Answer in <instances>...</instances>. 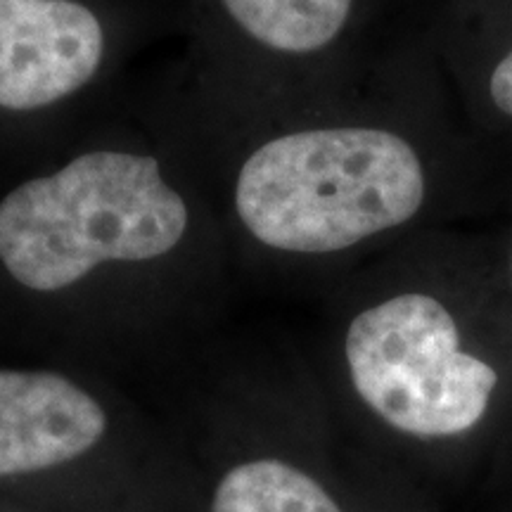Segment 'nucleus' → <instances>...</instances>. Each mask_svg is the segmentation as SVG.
I'll return each instance as SVG.
<instances>
[{
	"instance_id": "nucleus-6",
	"label": "nucleus",
	"mask_w": 512,
	"mask_h": 512,
	"mask_svg": "<svg viewBox=\"0 0 512 512\" xmlns=\"http://www.w3.org/2000/svg\"><path fill=\"white\" fill-rule=\"evenodd\" d=\"M110 413L74 375L0 368V477L48 470L105 439Z\"/></svg>"
},
{
	"instance_id": "nucleus-1",
	"label": "nucleus",
	"mask_w": 512,
	"mask_h": 512,
	"mask_svg": "<svg viewBox=\"0 0 512 512\" xmlns=\"http://www.w3.org/2000/svg\"><path fill=\"white\" fill-rule=\"evenodd\" d=\"M233 271L195 157L155 93L121 98L0 197V273L34 302L166 309Z\"/></svg>"
},
{
	"instance_id": "nucleus-7",
	"label": "nucleus",
	"mask_w": 512,
	"mask_h": 512,
	"mask_svg": "<svg viewBox=\"0 0 512 512\" xmlns=\"http://www.w3.org/2000/svg\"><path fill=\"white\" fill-rule=\"evenodd\" d=\"M211 512H342L306 472L275 458L249 460L228 472Z\"/></svg>"
},
{
	"instance_id": "nucleus-8",
	"label": "nucleus",
	"mask_w": 512,
	"mask_h": 512,
	"mask_svg": "<svg viewBox=\"0 0 512 512\" xmlns=\"http://www.w3.org/2000/svg\"><path fill=\"white\" fill-rule=\"evenodd\" d=\"M489 93L498 110L512 117V50L496 64L494 72H491Z\"/></svg>"
},
{
	"instance_id": "nucleus-9",
	"label": "nucleus",
	"mask_w": 512,
	"mask_h": 512,
	"mask_svg": "<svg viewBox=\"0 0 512 512\" xmlns=\"http://www.w3.org/2000/svg\"><path fill=\"white\" fill-rule=\"evenodd\" d=\"M510 271H512V259H510Z\"/></svg>"
},
{
	"instance_id": "nucleus-4",
	"label": "nucleus",
	"mask_w": 512,
	"mask_h": 512,
	"mask_svg": "<svg viewBox=\"0 0 512 512\" xmlns=\"http://www.w3.org/2000/svg\"><path fill=\"white\" fill-rule=\"evenodd\" d=\"M124 74L110 24L88 3L0 0V112L41 124L50 155L124 98Z\"/></svg>"
},
{
	"instance_id": "nucleus-5",
	"label": "nucleus",
	"mask_w": 512,
	"mask_h": 512,
	"mask_svg": "<svg viewBox=\"0 0 512 512\" xmlns=\"http://www.w3.org/2000/svg\"><path fill=\"white\" fill-rule=\"evenodd\" d=\"M228 41L178 67L169 86L211 110H275L304 100V64L349 27L356 0H216Z\"/></svg>"
},
{
	"instance_id": "nucleus-2",
	"label": "nucleus",
	"mask_w": 512,
	"mask_h": 512,
	"mask_svg": "<svg viewBox=\"0 0 512 512\" xmlns=\"http://www.w3.org/2000/svg\"><path fill=\"white\" fill-rule=\"evenodd\" d=\"M155 95L195 157L238 273L342 259L413 223L430 195L418 143L394 126L309 119L304 107L211 110L169 83Z\"/></svg>"
},
{
	"instance_id": "nucleus-3",
	"label": "nucleus",
	"mask_w": 512,
	"mask_h": 512,
	"mask_svg": "<svg viewBox=\"0 0 512 512\" xmlns=\"http://www.w3.org/2000/svg\"><path fill=\"white\" fill-rule=\"evenodd\" d=\"M344 363L356 396L377 418L422 439L472 430L498 382L489 363L460 347L446 304L420 290L356 311L344 332Z\"/></svg>"
}]
</instances>
